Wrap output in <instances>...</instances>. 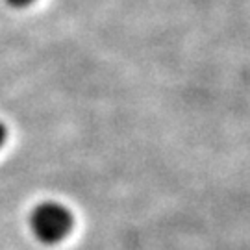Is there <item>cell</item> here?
Here are the masks:
<instances>
[{
	"label": "cell",
	"instance_id": "6da1fadb",
	"mask_svg": "<svg viewBox=\"0 0 250 250\" xmlns=\"http://www.w3.org/2000/svg\"><path fill=\"white\" fill-rule=\"evenodd\" d=\"M32 235L43 245H58L65 241L72 232L74 215L58 200H45L37 204L28 219Z\"/></svg>",
	"mask_w": 250,
	"mask_h": 250
},
{
	"label": "cell",
	"instance_id": "7a4b0ae2",
	"mask_svg": "<svg viewBox=\"0 0 250 250\" xmlns=\"http://www.w3.org/2000/svg\"><path fill=\"white\" fill-rule=\"evenodd\" d=\"M36 0H6V4L11 6V8H28V6H32Z\"/></svg>",
	"mask_w": 250,
	"mask_h": 250
},
{
	"label": "cell",
	"instance_id": "3957f363",
	"mask_svg": "<svg viewBox=\"0 0 250 250\" xmlns=\"http://www.w3.org/2000/svg\"><path fill=\"white\" fill-rule=\"evenodd\" d=\"M6 139H8V128H6V125H2V123H0V148L4 146Z\"/></svg>",
	"mask_w": 250,
	"mask_h": 250
}]
</instances>
